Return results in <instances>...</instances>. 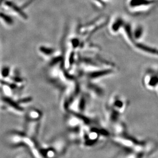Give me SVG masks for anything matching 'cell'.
<instances>
[{
	"instance_id": "1",
	"label": "cell",
	"mask_w": 158,
	"mask_h": 158,
	"mask_svg": "<svg viewBox=\"0 0 158 158\" xmlns=\"http://www.w3.org/2000/svg\"><path fill=\"white\" fill-rule=\"evenodd\" d=\"M157 91H158V89H157Z\"/></svg>"
}]
</instances>
